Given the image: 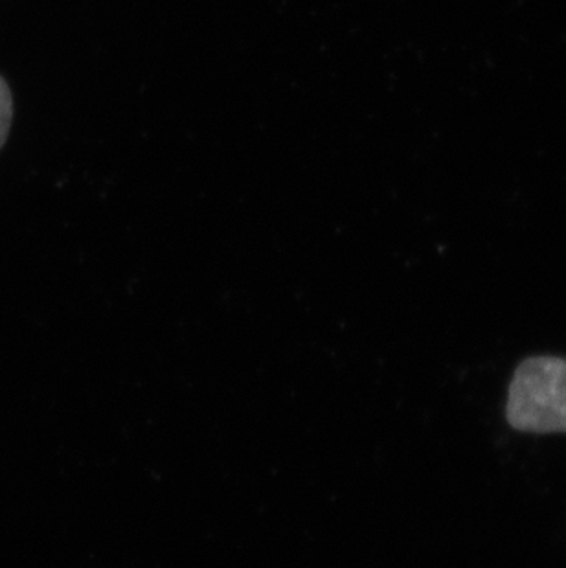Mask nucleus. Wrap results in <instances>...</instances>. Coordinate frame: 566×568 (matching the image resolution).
I'll use <instances>...</instances> for the list:
<instances>
[{
	"instance_id": "nucleus-1",
	"label": "nucleus",
	"mask_w": 566,
	"mask_h": 568,
	"mask_svg": "<svg viewBox=\"0 0 566 568\" xmlns=\"http://www.w3.org/2000/svg\"><path fill=\"white\" fill-rule=\"evenodd\" d=\"M506 418L523 433L566 435V361L550 355L523 361L509 385Z\"/></svg>"
},
{
	"instance_id": "nucleus-2",
	"label": "nucleus",
	"mask_w": 566,
	"mask_h": 568,
	"mask_svg": "<svg viewBox=\"0 0 566 568\" xmlns=\"http://www.w3.org/2000/svg\"><path fill=\"white\" fill-rule=\"evenodd\" d=\"M11 122H13V94L8 81L0 75V150L4 148L10 136Z\"/></svg>"
}]
</instances>
